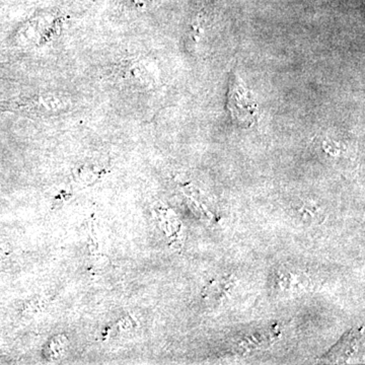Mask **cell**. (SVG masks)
Returning <instances> with one entry per match:
<instances>
[{
  "instance_id": "6da1fadb",
  "label": "cell",
  "mask_w": 365,
  "mask_h": 365,
  "mask_svg": "<svg viewBox=\"0 0 365 365\" xmlns=\"http://www.w3.org/2000/svg\"><path fill=\"white\" fill-rule=\"evenodd\" d=\"M228 109L232 117L242 124L252 123L257 114V105L249 98V93L241 85H235V83L230 85Z\"/></svg>"
}]
</instances>
